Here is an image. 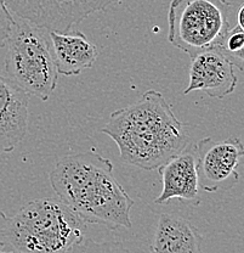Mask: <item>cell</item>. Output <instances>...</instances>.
Segmentation results:
<instances>
[{
  "label": "cell",
  "mask_w": 244,
  "mask_h": 253,
  "mask_svg": "<svg viewBox=\"0 0 244 253\" xmlns=\"http://www.w3.org/2000/svg\"><path fill=\"white\" fill-rule=\"evenodd\" d=\"M49 179L59 201L85 224L131 228L135 202L114 178L108 158L91 151L67 155L57 160Z\"/></svg>",
  "instance_id": "obj_1"
},
{
  "label": "cell",
  "mask_w": 244,
  "mask_h": 253,
  "mask_svg": "<svg viewBox=\"0 0 244 253\" xmlns=\"http://www.w3.org/2000/svg\"><path fill=\"white\" fill-rule=\"evenodd\" d=\"M101 133L117 144L125 163L145 170L157 169L190 144L187 126L157 90H147L135 104L112 112Z\"/></svg>",
  "instance_id": "obj_2"
},
{
  "label": "cell",
  "mask_w": 244,
  "mask_h": 253,
  "mask_svg": "<svg viewBox=\"0 0 244 253\" xmlns=\"http://www.w3.org/2000/svg\"><path fill=\"white\" fill-rule=\"evenodd\" d=\"M85 223L59 200L27 202L15 215L0 211V247L21 253H68Z\"/></svg>",
  "instance_id": "obj_3"
},
{
  "label": "cell",
  "mask_w": 244,
  "mask_h": 253,
  "mask_svg": "<svg viewBox=\"0 0 244 253\" xmlns=\"http://www.w3.org/2000/svg\"><path fill=\"white\" fill-rule=\"evenodd\" d=\"M4 45H6L5 71L7 78L28 96L46 101L59 81L49 31L15 17Z\"/></svg>",
  "instance_id": "obj_4"
},
{
  "label": "cell",
  "mask_w": 244,
  "mask_h": 253,
  "mask_svg": "<svg viewBox=\"0 0 244 253\" xmlns=\"http://www.w3.org/2000/svg\"><path fill=\"white\" fill-rule=\"evenodd\" d=\"M235 9L228 0H172L168 41L191 59L210 50L221 52Z\"/></svg>",
  "instance_id": "obj_5"
},
{
  "label": "cell",
  "mask_w": 244,
  "mask_h": 253,
  "mask_svg": "<svg viewBox=\"0 0 244 253\" xmlns=\"http://www.w3.org/2000/svg\"><path fill=\"white\" fill-rule=\"evenodd\" d=\"M15 17L65 33L95 12L124 0H4Z\"/></svg>",
  "instance_id": "obj_6"
},
{
  "label": "cell",
  "mask_w": 244,
  "mask_h": 253,
  "mask_svg": "<svg viewBox=\"0 0 244 253\" xmlns=\"http://www.w3.org/2000/svg\"><path fill=\"white\" fill-rule=\"evenodd\" d=\"M195 154L199 188L203 191H226L238 183V167L244 157L241 139H201L195 145Z\"/></svg>",
  "instance_id": "obj_7"
},
{
  "label": "cell",
  "mask_w": 244,
  "mask_h": 253,
  "mask_svg": "<svg viewBox=\"0 0 244 253\" xmlns=\"http://www.w3.org/2000/svg\"><path fill=\"white\" fill-rule=\"evenodd\" d=\"M235 68L230 60L214 50L198 54L191 59L190 83L183 94L204 91L212 99H224L238 84Z\"/></svg>",
  "instance_id": "obj_8"
},
{
  "label": "cell",
  "mask_w": 244,
  "mask_h": 253,
  "mask_svg": "<svg viewBox=\"0 0 244 253\" xmlns=\"http://www.w3.org/2000/svg\"><path fill=\"white\" fill-rule=\"evenodd\" d=\"M157 169L163 185L161 195L154 200L157 205H165L173 199L183 200L193 206L199 205L201 188L196 168L195 145L170 157Z\"/></svg>",
  "instance_id": "obj_9"
},
{
  "label": "cell",
  "mask_w": 244,
  "mask_h": 253,
  "mask_svg": "<svg viewBox=\"0 0 244 253\" xmlns=\"http://www.w3.org/2000/svg\"><path fill=\"white\" fill-rule=\"evenodd\" d=\"M30 96L0 75V155L14 151L25 139L30 121Z\"/></svg>",
  "instance_id": "obj_10"
},
{
  "label": "cell",
  "mask_w": 244,
  "mask_h": 253,
  "mask_svg": "<svg viewBox=\"0 0 244 253\" xmlns=\"http://www.w3.org/2000/svg\"><path fill=\"white\" fill-rule=\"evenodd\" d=\"M57 72L65 77L79 76L91 68L99 57V49L80 31L49 32Z\"/></svg>",
  "instance_id": "obj_11"
},
{
  "label": "cell",
  "mask_w": 244,
  "mask_h": 253,
  "mask_svg": "<svg viewBox=\"0 0 244 253\" xmlns=\"http://www.w3.org/2000/svg\"><path fill=\"white\" fill-rule=\"evenodd\" d=\"M152 253H202V235L186 215L164 212L158 219Z\"/></svg>",
  "instance_id": "obj_12"
},
{
  "label": "cell",
  "mask_w": 244,
  "mask_h": 253,
  "mask_svg": "<svg viewBox=\"0 0 244 253\" xmlns=\"http://www.w3.org/2000/svg\"><path fill=\"white\" fill-rule=\"evenodd\" d=\"M244 27L240 23L228 31L224 44H222L221 52L226 59L230 60L240 71L244 70Z\"/></svg>",
  "instance_id": "obj_13"
},
{
  "label": "cell",
  "mask_w": 244,
  "mask_h": 253,
  "mask_svg": "<svg viewBox=\"0 0 244 253\" xmlns=\"http://www.w3.org/2000/svg\"><path fill=\"white\" fill-rule=\"evenodd\" d=\"M68 253H130V251L122 242L95 241L84 235Z\"/></svg>",
  "instance_id": "obj_14"
},
{
  "label": "cell",
  "mask_w": 244,
  "mask_h": 253,
  "mask_svg": "<svg viewBox=\"0 0 244 253\" xmlns=\"http://www.w3.org/2000/svg\"><path fill=\"white\" fill-rule=\"evenodd\" d=\"M15 17L7 9L4 0H0V46H2L11 32Z\"/></svg>",
  "instance_id": "obj_15"
},
{
  "label": "cell",
  "mask_w": 244,
  "mask_h": 253,
  "mask_svg": "<svg viewBox=\"0 0 244 253\" xmlns=\"http://www.w3.org/2000/svg\"><path fill=\"white\" fill-rule=\"evenodd\" d=\"M0 253H21V252H14V251H10V252H2V251H0Z\"/></svg>",
  "instance_id": "obj_16"
}]
</instances>
